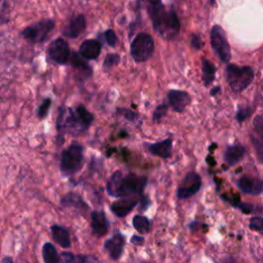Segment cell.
I'll list each match as a JSON object with an SVG mask.
<instances>
[{
  "mask_svg": "<svg viewBox=\"0 0 263 263\" xmlns=\"http://www.w3.org/2000/svg\"><path fill=\"white\" fill-rule=\"evenodd\" d=\"M93 121V115L83 106L78 105L75 109L61 107L57 119V129L60 134H81L85 132Z\"/></svg>",
  "mask_w": 263,
  "mask_h": 263,
  "instance_id": "obj_1",
  "label": "cell"
},
{
  "mask_svg": "<svg viewBox=\"0 0 263 263\" xmlns=\"http://www.w3.org/2000/svg\"><path fill=\"white\" fill-rule=\"evenodd\" d=\"M147 184V178L136 174L123 175L116 171L107 183V192L113 197H127L141 194Z\"/></svg>",
  "mask_w": 263,
  "mask_h": 263,
  "instance_id": "obj_2",
  "label": "cell"
},
{
  "mask_svg": "<svg viewBox=\"0 0 263 263\" xmlns=\"http://www.w3.org/2000/svg\"><path fill=\"white\" fill-rule=\"evenodd\" d=\"M148 14L151 18L154 30L165 39L175 38L180 31V21L177 13L166 10L161 2L147 6Z\"/></svg>",
  "mask_w": 263,
  "mask_h": 263,
  "instance_id": "obj_3",
  "label": "cell"
},
{
  "mask_svg": "<svg viewBox=\"0 0 263 263\" xmlns=\"http://www.w3.org/2000/svg\"><path fill=\"white\" fill-rule=\"evenodd\" d=\"M83 162V147L77 143L71 144L62 152L60 159L61 173L68 177L76 174Z\"/></svg>",
  "mask_w": 263,
  "mask_h": 263,
  "instance_id": "obj_4",
  "label": "cell"
},
{
  "mask_svg": "<svg viewBox=\"0 0 263 263\" xmlns=\"http://www.w3.org/2000/svg\"><path fill=\"white\" fill-rule=\"evenodd\" d=\"M254 78V71L251 67H239L234 64H229L226 67V79L235 92H240L247 88Z\"/></svg>",
  "mask_w": 263,
  "mask_h": 263,
  "instance_id": "obj_5",
  "label": "cell"
},
{
  "mask_svg": "<svg viewBox=\"0 0 263 263\" xmlns=\"http://www.w3.org/2000/svg\"><path fill=\"white\" fill-rule=\"evenodd\" d=\"M154 52V42L147 33H139L130 44V53L135 62L142 63L149 60Z\"/></svg>",
  "mask_w": 263,
  "mask_h": 263,
  "instance_id": "obj_6",
  "label": "cell"
},
{
  "mask_svg": "<svg viewBox=\"0 0 263 263\" xmlns=\"http://www.w3.org/2000/svg\"><path fill=\"white\" fill-rule=\"evenodd\" d=\"M210 37L212 47L219 59L224 63H228L231 59V48L227 41L225 31L220 26L216 25L212 28Z\"/></svg>",
  "mask_w": 263,
  "mask_h": 263,
  "instance_id": "obj_7",
  "label": "cell"
},
{
  "mask_svg": "<svg viewBox=\"0 0 263 263\" xmlns=\"http://www.w3.org/2000/svg\"><path fill=\"white\" fill-rule=\"evenodd\" d=\"M53 28L54 21L50 18L42 20L32 26L25 28L22 32V36L32 43H40L47 38L48 34Z\"/></svg>",
  "mask_w": 263,
  "mask_h": 263,
  "instance_id": "obj_8",
  "label": "cell"
},
{
  "mask_svg": "<svg viewBox=\"0 0 263 263\" xmlns=\"http://www.w3.org/2000/svg\"><path fill=\"white\" fill-rule=\"evenodd\" d=\"M201 186V179L198 174L194 172L188 173L183 180L181 181L178 190L177 195L179 199H186L191 196H193L197 191L199 190Z\"/></svg>",
  "mask_w": 263,
  "mask_h": 263,
  "instance_id": "obj_9",
  "label": "cell"
},
{
  "mask_svg": "<svg viewBox=\"0 0 263 263\" xmlns=\"http://www.w3.org/2000/svg\"><path fill=\"white\" fill-rule=\"evenodd\" d=\"M50 58L58 64H66L70 58V47L66 40L58 38L52 41L48 47Z\"/></svg>",
  "mask_w": 263,
  "mask_h": 263,
  "instance_id": "obj_10",
  "label": "cell"
},
{
  "mask_svg": "<svg viewBox=\"0 0 263 263\" xmlns=\"http://www.w3.org/2000/svg\"><path fill=\"white\" fill-rule=\"evenodd\" d=\"M125 238L121 233H115L112 237L108 238L104 243V249L108 252L113 260H118L124 250Z\"/></svg>",
  "mask_w": 263,
  "mask_h": 263,
  "instance_id": "obj_11",
  "label": "cell"
},
{
  "mask_svg": "<svg viewBox=\"0 0 263 263\" xmlns=\"http://www.w3.org/2000/svg\"><path fill=\"white\" fill-rule=\"evenodd\" d=\"M167 99L170 105L177 112H183L191 100L190 96L186 91L177 89H171L167 93Z\"/></svg>",
  "mask_w": 263,
  "mask_h": 263,
  "instance_id": "obj_12",
  "label": "cell"
},
{
  "mask_svg": "<svg viewBox=\"0 0 263 263\" xmlns=\"http://www.w3.org/2000/svg\"><path fill=\"white\" fill-rule=\"evenodd\" d=\"M237 184H238L239 189L242 192L248 193V194L257 195L263 191V181L258 178H254V177H250V176H242L238 180Z\"/></svg>",
  "mask_w": 263,
  "mask_h": 263,
  "instance_id": "obj_13",
  "label": "cell"
},
{
  "mask_svg": "<svg viewBox=\"0 0 263 263\" xmlns=\"http://www.w3.org/2000/svg\"><path fill=\"white\" fill-rule=\"evenodd\" d=\"M138 203H139V199L123 197L119 200L112 202L110 205V209L115 216L119 218H123L127 214H129Z\"/></svg>",
  "mask_w": 263,
  "mask_h": 263,
  "instance_id": "obj_14",
  "label": "cell"
},
{
  "mask_svg": "<svg viewBox=\"0 0 263 263\" xmlns=\"http://www.w3.org/2000/svg\"><path fill=\"white\" fill-rule=\"evenodd\" d=\"M90 225L92 232L97 236H103L108 232L109 222L103 211H93L90 215Z\"/></svg>",
  "mask_w": 263,
  "mask_h": 263,
  "instance_id": "obj_15",
  "label": "cell"
},
{
  "mask_svg": "<svg viewBox=\"0 0 263 263\" xmlns=\"http://www.w3.org/2000/svg\"><path fill=\"white\" fill-rule=\"evenodd\" d=\"M86 28V21L83 14H79L72 18L70 23L64 28L63 34L69 38L78 37Z\"/></svg>",
  "mask_w": 263,
  "mask_h": 263,
  "instance_id": "obj_16",
  "label": "cell"
},
{
  "mask_svg": "<svg viewBox=\"0 0 263 263\" xmlns=\"http://www.w3.org/2000/svg\"><path fill=\"white\" fill-rule=\"evenodd\" d=\"M61 205L65 209H75L80 212L88 211V205L85 203L83 198L74 192H69L64 195L61 199Z\"/></svg>",
  "mask_w": 263,
  "mask_h": 263,
  "instance_id": "obj_17",
  "label": "cell"
},
{
  "mask_svg": "<svg viewBox=\"0 0 263 263\" xmlns=\"http://www.w3.org/2000/svg\"><path fill=\"white\" fill-rule=\"evenodd\" d=\"M102 49V44L96 39H87L84 40L79 48L80 54L84 57L86 60H95L97 59Z\"/></svg>",
  "mask_w": 263,
  "mask_h": 263,
  "instance_id": "obj_18",
  "label": "cell"
},
{
  "mask_svg": "<svg viewBox=\"0 0 263 263\" xmlns=\"http://www.w3.org/2000/svg\"><path fill=\"white\" fill-rule=\"evenodd\" d=\"M172 149H173L172 139H165L160 142L150 144L148 146V151L151 154L164 159L168 158L172 155Z\"/></svg>",
  "mask_w": 263,
  "mask_h": 263,
  "instance_id": "obj_19",
  "label": "cell"
},
{
  "mask_svg": "<svg viewBox=\"0 0 263 263\" xmlns=\"http://www.w3.org/2000/svg\"><path fill=\"white\" fill-rule=\"evenodd\" d=\"M245 152H246L245 147L241 146V145H239V144L229 146V147L226 149V151H225L224 160H225V162H226L229 166L235 165L236 163H238V162L241 160V158H242L243 155H245Z\"/></svg>",
  "mask_w": 263,
  "mask_h": 263,
  "instance_id": "obj_20",
  "label": "cell"
},
{
  "mask_svg": "<svg viewBox=\"0 0 263 263\" xmlns=\"http://www.w3.org/2000/svg\"><path fill=\"white\" fill-rule=\"evenodd\" d=\"M50 231L53 239L58 245H60L64 249H68L71 246V239L68 230L61 225H52L50 226Z\"/></svg>",
  "mask_w": 263,
  "mask_h": 263,
  "instance_id": "obj_21",
  "label": "cell"
},
{
  "mask_svg": "<svg viewBox=\"0 0 263 263\" xmlns=\"http://www.w3.org/2000/svg\"><path fill=\"white\" fill-rule=\"evenodd\" d=\"M62 263H101L96 257L90 255H75L70 252L61 254Z\"/></svg>",
  "mask_w": 263,
  "mask_h": 263,
  "instance_id": "obj_22",
  "label": "cell"
},
{
  "mask_svg": "<svg viewBox=\"0 0 263 263\" xmlns=\"http://www.w3.org/2000/svg\"><path fill=\"white\" fill-rule=\"evenodd\" d=\"M201 69H202V80H203V83H204L205 86H208L215 79L216 67L214 66V64L211 61H209L206 59H202Z\"/></svg>",
  "mask_w": 263,
  "mask_h": 263,
  "instance_id": "obj_23",
  "label": "cell"
},
{
  "mask_svg": "<svg viewBox=\"0 0 263 263\" xmlns=\"http://www.w3.org/2000/svg\"><path fill=\"white\" fill-rule=\"evenodd\" d=\"M42 257L44 263H60V256L55 247L51 242H45L42 247Z\"/></svg>",
  "mask_w": 263,
  "mask_h": 263,
  "instance_id": "obj_24",
  "label": "cell"
},
{
  "mask_svg": "<svg viewBox=\"0 0 263 263\" xmlns=\"http://www.w3.org/2000/svg\"><path fill=\"white\" fill-rule=\"evenodd\" d=\"M133 226L134 228L141 234H145L147 232L150 231L151 228V222L150 220L145 217V216H141V215H136L133 218Z\"/></svg>",
  "mask_w": 263,
  "mask_h": 263,
  "instance_id": "obj_25",
  "label": "cell"
},
{
  "mask_svg": "<svg viewBox=\"0 0 263 263\" xmlns=\"http://www.w3.org/2000/svg\"><path fill=\"white\" fill-rule=\"evenodd\" d=\"M70 63L75 69L81 70L83 72H88V73L91 72L90 68L88 67V64L86 62V59L84 57H82L80 53L72 52V54L70 57Z\"/></svg>",
  "mask_w": 263,
  "mask_h": 263,
  "instance_id": "obj_26",
  "label": "cell"
},
{
  "mask_svg": "<svg viewBox=\"0 0 263 263\" xmlns=\"http://www.w3.org/2000/svg\"><path fill=\"white\" fill-rule=\"evenodd\" d=\"M251 142H252L253 147L255 149L257 159L259 160L260 163L263 164V141L259 140L258 138H256L254 136H252L251 137Z\"/></svg>",
  "mask_w": 263,
  "mask_h": 263,
  "instance_id": "obj_27",
  "label": "cell"
},
{
  "mask_svg": "<svg viewBox=\"0 0 263 263\" xmlns=\"http://www.w3.org/2000/svg\"><path fill=\"white\" fill-rule=\"evenodd\" d=\"M10 8L6 0H0V25L6 24L9 21Z\"/></svg>",
  "mask_w": 263,
  "mask_h": 263,
  "instance_id": "obj_28",
  "label": "cell"
},
{
  "mask_svg": "<svg viewBox=\"0 0 263 263\" xmlns=\"http://www.w3.org/2000/svg\"><path fill=\"white\" fill-rule=\"evenodd\" d=\"M50 105H51V100L49 98H46L43 100V102L40 104L37 110V116L39 119H43L47 115Z\"/></svg>",
  "mask_w": 263,
  "mask_h": 263,
  "instance_id": "obj_29",
  "label": "cell"
},
{
  "mask_svg": "<svg viewBox=\"0 0 263 263\" xmlns=\"http://www.w3.org/2000/svg\"><path fill=\"white\" fill-rule=\"evenodd\" d=\"M120 62V57L117 53H109L106 55L104 61V67L105 68H111L113 66L118 65Z\"/></svg>",
  "mask_w": 263,
  "mask_h": 263,
  "instance_id": "obj_30",
  "label": "cell"
},
{
  "mask_svg": "<svg viewBox=\"0 0 263 263\" xmlns=\"http://www.w3.org/2000/svg\"><path fill=\"white\" fill-rule=\"evenodd\" d=\"M252 109L250 107H239L237 112H236V120L241 122L243 120H246L248 117L251 116L252 114Z\"/></svg>",
  "mask_w": 263,
  "mask_h": 263,
  "instance_id": "obj_31",
  "label": "cell"
},
{
  "mask_svg": "<svg viewBox=\"0 0 263 263\" xmlns=\"http://www.w3.org/2000/svg\"><path fill=\"white\" fill-rule=\"evenodd\" d=\"M250 228L254 231H263V218L261 217L251 218Z\"/></svg>",
  "mask_w": 263,
  "mask_h": 263,
  "instance_id": "obj_32",
  "label": "cell"
},
{
  "mask_svg": "<svg viewBox=\"0 0 263 263\" xmlns=\"http://www.w3.org/2000/svg\"><path fill=\"white\" fill-rule=\"evenodd\" d=\"M166 110H167V107H166L165 104H161V105L157 106L154 113H153V120L157 121V122L160 121L161 118L165 115Z\"/></svg>",
  "mask_w": 263,
  "mask_h": 263,
  "instance_id": "obj_33",
  "label": "cell"
},
{
  "mask_svg": "<svg viewBox=\"0 0 263 263\" xmlns=\"http://www.w3.org/2000/svg\"><path fill=\"white\" fill-rule=\"evenodd\" d=\"M254 129L255 132L260 136L261 140L263 141V117L262 116H256L253 121Z\"/></svg>",
  "mask_w": 263,
  "mask_h": 263,
  "instance_id": "obj_34",
  "label": "cell"
},
{
  "mask_svg": "<svg viewBox=\"0 0 263 263\" xmlns=\"http://www.w3.org/2000/svg\"><path fill=\"white\" fill-rule=\"evenodd\" d=\"M105 39L110 46H115L117 43V36L113 30H107L104 34Z\"/></svg>",
  "mask_w": 263,
  "mask_h": 263,
  "instance_id": "obj_35",
  "label": "cell"
},
{
  "mask_svg": "<svg viewBox=\"0 0 263 263\" xmlns=\"http://www.w3.org/2000/svg\"><path fill=\"white\" fill-rule=\"evenodd\" d=\"M190 43H191V46L194 48V49H200L201 48V39H200V36L198 34H192L191 35V40H190Z\"/></svg>",
  "mask_w": 263,
  "mask_h": 263,
  "instance_id": "obj_36",
  "label": "cell"
},
{
  "mask_svg": "<svg viewBox=\"0 0 263 263\" xmlns=\"http://www.w3.org/2000/svg\"><path fill=\"white\" fill-rule=\"evenodd\" d=\"M117 112L121 115H123L125 118H127L128 120H135V118L137 117V114L134 113L133 111L130 110H127V109H118Z\"/></svg>",
  "mask_w": 263,
  "mask_h": 263,
  "instance_id": "obj_37",
  "label": "cell"
},
{
  "mask_svg": "<svg viewBox=\"0 0 263 263\" xmlns=\"http://www.w3.org/2000/svg\"><path fill=\"white\" fill-rule=\"evenodd\" d=\"M139 203H140V211H145L149 205H150V200L146 195H143L140 199H139Z\"/></svg>",
  "mask_w": 263,
  "mask_h": 263,
  "instance_id": "obj_38",
  "label": "cell"
},
{
  "mask_svg": "<svg viewBox=\"0 0 263 263\" xmlns=\"http://www.w3.org/2000/svg\"><path fill=\"white\" fill-rule=\"evenodd\" d=\"M130 242L137 246H142L144 243V237L140 235H133L130 237Z\"/></svg>",
  "mask_w": 263,
  "mask_h": 263,
  "instance_id": "obj_39",
  "label": "cell"
},
{
  "mask_svg": "<svg viewBox=\"0 0 263 263\" xmlns=\"http://www.w3.org/2000/svg\"><path fill=\"white\" fill-rule=\"evenodd\" d=\"M141 1H144L147 4V6L151 5V4H156V3L161 2V0H141Z\"/></svg>",
  "mask_w": 263,
  "mask_h": 263,
  "instance_id": "obj_40",
  "label": "cell"
},
{
  "mask_svg": "<svg viewBox=\"0 0 263 263\" xmlns=\"http://www.w3.org/2000/svg\"><path fill=\"white\" fill-rule=\"evenodd\" d=\"M1 263H13V260H12V258H11V257H8V256H6V257L2 258V260H1Z\"/></svg>",
  "mask_w": 263,
  "mask_h": 263,
  "instance_id": "obj_41",
  "label": "cell"
},
{
  "mask_svg": "<svg viewBox=\"0 0 263 263\" xmlns=\"http://www.w3.org/2000/svg\"><path fill=\"white\" fill-rule=\"evenodd\" d=\"M219 91H220V86H216L215 88H213V89H212L211 95H212V96H215V95H217Z\"/></svg>",
  "mask_w": 263,
  "mask_h": 263,
  "instance_id": "obj_42",
  "label": "cell"
},
{
  "mask_svg": "<svg viewBox=\"0 0 263 263\" xmlns=\"http://www.w3.org/2000/svg\"><path fill=\"white\" fill-rule=\"evenodd\" d=\"M209 1H210V2H211V3H212V4H214V2H215V1H214V0H209Z\"/></svg>",
  "mask_w": 263,
  "mask_h": 263,
  "instance_id": "obj_43",
  "label": "cell"
}]
</instances>
